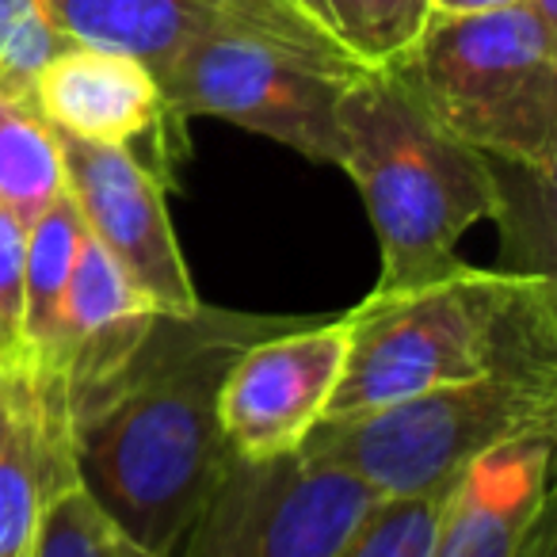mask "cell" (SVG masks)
<instances>
[{"label":"cell","mask_w":557,"mask_h":557,"mask_svg":"<svg viewBox=\"0 0 557 557\" xmlns=\"http://www.w3.org/2000/svg\"><path fill=\"white\" fill-rule=\"evenodd\" d=\"M287 321L207 306L161 313L123 371L70 401L77 485L141 549H176L230 458L218 386L240 348Z\"/></svg>","instance_id":"cell-1"},{"label":"cell","mask_w":557,"mask_h":557,"mask_svg":"<svg viewBox=\"0 0 557 557\" xmlns=\"http://www.w3.org/2000/svg\"><path fill=\"white\" fill-rule=\"evenodd\" d=\"M481 374L557 379V295L549 275L458 260L417 287H374L348 310V351L321 424Z\"/></svg>","instance_id":"cell-2"},{"label":"cell","mask_w":557,"mask_h":557,"mask_svg":"<svg viewBox=\"0 0 557 557\" xmlns=\"http://www.w3.org/2000/svg\"><path fill=\"white\" fill-rule=\"evenodd\" d=\"M382 245L379 287H417L458 263L481 218H504L493 157L450 138L394 70H363L341 96V164Z\"/></svg>","instance_id":"cell-3"},{"label":"cell","mask_w":557,"mask_h":557,"mask_svg":"<svg viewBox=\"0 0 557 557\" xmlns=\"http://www.w3.org/2000/svg\"><path fill=\"white\" fill-rule=\"evenodd\" d=\"M389 70L450 138L554 187L557 24L531 4L428 16Z\"/></svg>","instance_id":"cell-4"},{"label":"cell","mask_w":557,"mask_h":557,"mask_svg":"<svg viewBox=\"0 0 557 557\" xmlns=\"http://www.w3.org/2000/svg\"><path fill=\"white\" fill-rule=\"evenodd\" d=\"M539 435H557V379L481 374L371 417L318 424L302 455L344 466L394 500L455 485L478 458Z\"/></svg>","instance_id":"cell-5"},{"label":"cell","mask_w":557,"mask_h":557,"mask_svg":"<svg viewBox=\"0 0 557 557\" xmlns=\"http://www.w3.org/2000/svg\"><path fill=\"white\" fill-rule=\"evenodd\" d=\"M363 73L333 42H302L256 27L195 39L157 81L176 123L225 119L318 164H341V96Z\"/></svg>","instance_id":"cell-6"},{"label":"cell","mask_w":557,"mask_h":557,"mask_svg":"<svg viewBox=\"0 0 557 557\" xmlns=\"http://www.w3.org/2000/svg\"><path fill=\"white\" fill-rule=\"evenodd\" d=\"M382 496L313 455L225 458L169 557H336Z\"/></svg>","instance_id":"cell-7"},{"label":"cell","mask_w":557,"mask_h":557,"mask_svg":"<svg viewBox=\"0 0 557 557\" xmlns=\"http://www.w3.org/2000/svg\"><path fill=\"white\" fill-rule=\"evenodd\" d=\"M348 351V313L333 321H287L260 336L218 386L222 443L240 462L295 455L325 420Z\"/></svg>","instance_id":"cell-8"},{"label":"cell","mask_w":557,"mask_h":557,"mask_svg":"<svg viewBox=\"0 0 557 557\" xmlns=\"http://www.w3.org/2000/svg\"><path fill=\"white\" fill-rule=\"evenodd\" d=\"M65 164V191L85 230L115 256L134 287L164 318L199 310L191 271L180 256L164 207V180L123 146H96L58 134Z\"/></svg>","instance_id":"cell-9"},{"label":"cell","mask_w":557,"mask_h":557,"mask_svg":"<svg viewBox=\"0 0 557 557\" xmlns=\"http://www.w3.org/2000/svg\"><path fill=\"white\" fill-rule=\"evenodd\" d=\"M47 9L70 42L138 58L157 81L195 39L218 27L333 42L290 0H47Z\"/></svg>","instance_id":"cell-10"},{"label":"cell","mask_w":557,"mask_h":557,"mask_svg":"<svg viewBox=\"0 0 557 557\" xmlns=\"http://www.w3.org/2000/svg\"><path fill=\"white\" fill-rule=\"evenodd\" d=\"M77 485L62 374L0 367V557H32L47 504Z\"/></svg>","instance_id":"cell-11"},{"label":"cell","mask_w":557,"mask_h":557,"mask_svg":"<svg viewBox=\"0 0 557 557\" xmlns=\"http://www.w3.org/2000/svg\"><path fill=\"white\" fill-rule=\"evenodd\" d=\"M35 108L58 134L96 146H123L180 123L164 108L157 77L131 54L70 42L39 70L32 85Z\"/></svg>","instance_id":"cell-12"},{"label":"cell","mask_w":557,"mask_h":557,"mask_svg":"<svg viewBox=\"0 0 557 557\" xmlns=\"http://www.w3.org/2000/svg\"><path fill=\"white\" fill-rule=\"evenodd\" d=\"M554 435L519 440L478 458L450 488L432 557H519L549 508Z\"/></svg>","instance_id":"cell-13"},{"label":"cell","mask_w":557,"mask_h":557,"mask_svg":"<svg viewBox=\"0 0 557 557\" xmlns=\"http://www.w3.org/2000/svg\"><path fill=\"white\" fill-rule=\"evenodd\" d=\"M85 222L73 207L70 191L27 225L24 245V336L35 367L58 374V329H62V298L70 287L73 260Z\"/></svg>","instance_id":"cell-14"},{"label":"cell","mask_w":557,"mask_h":557,"mask_svg":"<svg viewBox=\"0 0 557 557\" xmlns=\"http://www.w3.org/2000/svg\"><path fill=\"white\" fill-rule=\"evenodd\" d=\"M65 195L58 131L35 108V96L0 92V207L20 225H35Z\"/></svg>","instance_id":"cell-15"},{"label":"cell","mask_w":557,"mask_h":557,"mask_svg":"<svg viewBox=\"0 0 557 557\" xmlns=\"http://www.w3.org/2000/svg\"><path fill=\"white\" fill-rule=\"evenodd\" d=\"M295 4L363 70H389L401 62L432 16L428 0H295Z\"/></svg>","instance_id":"cell-16"},{"label":"cell","mask_w":557,"mask_h":557,"mask_svg":"<svg viewBox=\"0 0 557 557\" xmlns=\"http://www.w3.org/2000/svg\"><path fill=\"white\" fill-rule=\"evenodd\" d=\"M455 485L379 500L363 516V523L351 531V539L344 542L336 557H432L435 534H440L443 511H447Z\"/></svg>","instance_id":"cell-17"},{"label":"cell","mask_w":557,"mask_h":557,"mask_svg":"<svg viewBox=\"0 0 557 557\" xmlns=\"http://www.w3.org/2000/svg\"><path fill=\"white\" fill-rule=\"evenodd\" d=\"M32 557H157L131 542L81 485H70L47 504Z\"/></svg>","instance_id":"cell-18"},{"label":"cell","mask_w":557,"mask_h":557,"mask_svg":"<svg viewBox=\"0 0 557 557\" xmlns=\"http://www.w3.org/2000/svg\"><path fill=\"white\" fill-rule=\"evenodd\" d=\"M70 47L47 0H0V92L32 96L39 70Z\"/></svg>","instance_id":"cell-19"},{"label":"cell","mask_w":557,"mask_h":557,"mask_svg":"<svg viewBox=\"0 0 557 557\" xmlns=\"http://www.w3.org/2000/svg\"><path fill=\"white\" fill-rule=\"evenodd\" d=\"M24 245L27 230L0 207V367L32 363L24 336Z\"/></svg>","instance_id":"cell-20"},{"label":"cell","mask_w":557,"mask_h":557,"mask_svg":"<svg viewBox=\"0 0 557 557\" xmlns=\"http://www.w3.org/2000/svg\"><path fill=\"white\" fill-rule=\"evenodd\" d=\"M519 557H557V531H554V508H546L539 516V523L531 527Z\"/></svg>","instance_id":"cell-21"},{"label":"cell","mask_w":557,"mask_h":557,"mask_svg":"<svg viewBox=\"0 0 557 557\" xmlns=\"http://www.w3.org/2000/svg\"><path fill=\"white\" fill-rule=\"evenodd\" d=\"M508 4H523V0H428L432 16H466V12H493Z\"/></svg>","instance_id":"cell-22"},{"label":"cell","mask_w":557,"mask_h":557,"mask_svg":"<svg viewBox=\"0 0 557 557\" xmlns=\"http://www.w3.org/2000/svg\"><path fill=\"white\" fill-rule=\"evenodd\" d=\"M290 4H295V0H290ZM295 9H298V4H295Z\"/></svg>","instance_id":"cell-23"}]
</instances>
